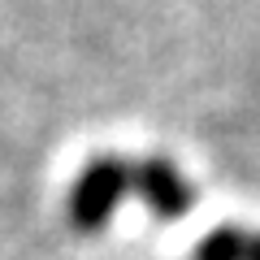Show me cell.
<instances>
[{
	"label": "cell",
	"instance_id": "6da1fadb",
	"mask_svg": "<svg viewBox=\"0 0 260 260\" xmlns=\"http://www.w3.org/2000/svg\"><path fill=\"white\" fill-rule=\"evenodd\" d=\"M126 195H130V165L113 152H104V156H91L83 174L74 178L70 200H65V217L78 234H100Z\"/></svg>",
	"mask_w": 260,
	"mask_h": 260
},
{
	"label": "cell",
	"instance_id": "7a4b0ae2",
	"mask_svg": "<svg viewBox=\"0 0 260 260\" xmlns=\"http://www.w3.org/2000/svg\"><path fill=\"white\" fill-rule=\"evenodd\" d=\"M130 191L139 195L143 204L152 208L156 217L174 221V217H186L195 208V186L174 160L165 156H143L130 165Z\"/></svg>",
	"mask_w": 260,
	"mask_h": 260
},
{
	"label": "cell",
	"instance_id": "3957f363",
	"mask_svg": "<svg viewBox=\"0 0 260 260\" xmlns=\"http://www.w3.org/2000/svg\"><path fill=\"white\" fill-rule=\"evenodd\" d=\"M195 260H260V230L217 225L208 239H200Z\"/></svg>",
	"mask_w": 260,
	"mask_h": 260
}]
</instances>
